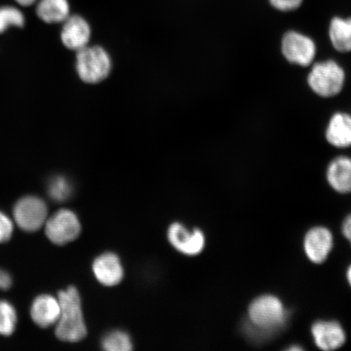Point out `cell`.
I'll list each match as a JSON object with an SVG mask.
<instances>
[{
  "label": "cell",
  "mask_w": 351,
  "mask_h": 351,
  "mask_svg": "<svg viewBox=\"0 0 351 351\" xmlns=\"http://www.w3.org/2000/svg\"><path fill=\"white\" fill-rule=\"evenodd\" d=\"M60 314L56 324L57 339L65 342H77L84 339L87 329L83 317L82 302L77 289L70 287L58 293Z\"/></svg>",
  "instance_id": "1"
},
{
  "label": "cell",
  "mask_w": 351,
  "mask_h": 351,
  "mask_svg": "<svg viewBox=\"0 0 351 351\" xmlns=\"http://www.w3.org/2000/svg\"><path fill=\"white\" fill-rule=\"evenodd\" d=\"M112 61L108 52L102 47L87 46L77 51V75L87 84H97L111 73Z\"/></svg>",
  "instance_id": "2"
},
{
  "label": "cell",
  "mask_w": 351,
  "mask_h": 351,
  "mask_svg": "<svg viewBox=\"0 0 351 351\" xmlns=\"http://www.w3.org/2000/svg\"><path fill=\"white\" fill-rule=\"evenodd\" d=\"M345 72L333 60L324 61L313 66L307 77L309 86L315 94L329 98L339 95L343 88Z\"/></svg>",
  "instance_id": "3"
},
{
  "label": "cell",
  "mask_w": 351,
  "mask_h": 351,
  "mask_svg": "<svg viewBox=\"0 0 351 351\" xmlns=\"http://www.w3.org/2000/svg\"><path fill=\"white\" fill-rule=\"evenodd\" d=\"M13 219L16 226L25 232L40 230L48 218V208L41 197L28 195L22 197L14 205Z\"/></svg>",
  "instance_id": "4"
},
{
  "label": "cell",
  "mask_w": 351,
  "mask_h": 351,
  "mask_svg": "<svg viewBox=\"0 0 351 351\" xmlns=\"http://www.w3.org/2000/svg\"><path fill=\"white\" fill-rule=\"evenodd\" d=\"M45 234L52 243L63 245L77 239L82 226L77 215L71 210L60 209L48 217Z\"/></svg>",
  "instance_id": "5"
},
{
  "label": "cell",
  "mask_w": 351,
  "mask_h": 351,
  "mask_svg": "<svg viewBox=\"0 0 351 351\" xmlns=\"http://www.w3.org/2000/svg\"><path fill=\"white\" fill-rule=\"evenodd\" d=\"M249 317L258 328L271 329L283 323L285 311L282 302L278 298L263 295L257 298L250 305Z\"/></svg>",
  "instance_id": "6"
},
{
  "label": "cell",
  "mask_w": 351,
  "mask_h": 351,
  "mask_svg": "<svg viewBox=\"0 0 351 351\" xmlns=\"http://www.w3.org/2000/svg\"><path fill=\"white\" fill-rule=\"evenodd\" d=\"M282 49L289 62L304 67L313 63L317 52L313 39L296 32H289L284 35Z\"/></svg>",
  "instance_id": "7"
},
{
  "label": "cell",
  "mask_w": 351,
  "mask_h": 351,
  "mask_svg": "<svg viewBox=\"0 0 351 351\" xmlns=\"http://www.w3.org/2000/svg\"><path fill=\"white\" fill-rule=\"evenodd\" d=\"M63 23L60 38L65 47L78 51L89 46L91 29L86 20L80 16H69Z\"/></svg>",
  "instance_id": "8"
},
{
  "label": "cell",
  "mask_w": 351,
  "mask_h": 351,
  "mask_svg": "<svg viewBox=\"0 0 351 351\" xmlns=\"http://www.w3.org/2000/svg\"><path fill=\"white\" fill-rule=\"evenodd\" d=\"M168 237L173 247L187 256H196L204 250L205 238L199 230L190 232L181 223H173L169 227Z\"/></svg>",
  "instance_id": "9"
},
{
  "label": "cell",
  "mask_w": 351,
  "mask_h": 351,
  "mask_svg": "<svg viewBox=\"0 0 351 351\" xmlns=\"http://www.w3.org/2000/svg\"><path fill=\"white\" fill-rule=\"evenodd\" d=\"M332 247V235L326 228L315 227L305 237L304 249L311 262L322 263L326 261Z\"/></svg>",
  "instance_id": "10"
},
{
  "label": "cell",
  "mask_w": 351,
  "mask_h": 351,
  "mask_svg": "<svg viewBox=\"0 0 351 351\" xmlns=\"http://www.w3.org/2000/svg\"><path fill=\"white\" fill-rule=\"evenodd\" d=\"M60 314L58 298L41 295L35 298L30 306V317L34 324L43 328L56 326Z\"/></svg>",
  "instance_id": "11"
},
{
  "label": "cell",
  "mask_w": 351,
  "mask_h": 351,
  "mask_svg": "<svg viewBox=\"0 0 351 351\" xmlns=\"http://www.w3.org/2000/svg\"><path fill=\"white\" fill-rule=\"evenodd\" d=\"M93 271L99 282L107 287L119 284L124 276L120 258L113 253H105L96 258L93 263Z\"/></svg>",
  "instance_id": "12"
},
{
  "label": "cell",
  "mask_w": 351,
  "mask_h": 351,
  "mask_svg": "<svg viewBox=\"0 0 351 351\" xmlns=\"http://www.w3.org/2000/svg\"><path fill=\"white\" fill-rule=\"evenodd\" d=\"M311 332L315 344L323 350L339 349L346 341L343 328L335 322H318L313 324Z\"/></svg>",
  "instance_id": "13"
},
{
  "label": "cell",
  "mask_w": 351,
  "mask_h": 351,
  "mask_svg": "<svg viewBox=\"0 0 351 351\" xmlns=\"http://www.w3.org/2000/svg\"><path fill=\"white\" fill-rule=\"evenodd\" d=\"M326 138L333 147H351V116L343 112L335 114L328 123Z\"/></svg>",
  "instance_id": "14"
},
{
  "label": "cell",
  "mask_w": 351,
  "mask_h": 351,
  "mask_svg": "<svg viewBox=\"0 0 351 351\" xmlns=\"http://www.w3.org/2000/svg\"><path fill=\"white\" fill-rule=\"evenodd\" d=\"M328 182L337 192L348 194L351 192V159L340 156L333 160L327 171Z\"/></svg>",
  "instance_id": "15"
},
{
  "label": "cell",
  "mask_w": 351,
  "mask_h": 351,
  "mask_svg": "<svg viewBox=\"0 0 351 351\" xmlns=\"http://www.w3.org/2000/svg\"><path fill=\"white\" fill-rule=\"evenodd\" d=\"M36 13L47 24L63 23L70 16L69 3L68 0H39Z\"/></svg>",
  "instance_id": "16"
},
{
  "label": "cell",
  "mask_w": 351,
  "mask_h": 351,
  "mask_svg": "<svg viewBox=\"0 0 351 351\" xmlns=\"http://www.w3.org/2000/svg\"><path fill=\"white\" fill-rule=\"evenodd\" d=\"M329 38L332 46L340 52L351 51V17L332 19L329 25Z\"/></svg>",
  "instance_id": "17"
},
{
  "label": "cell",
  "mask_w": 351,
  "mask_h": 351,
  "mask_svg": "<svg viewBox=\"0 0 351 351\" xmlns=\"http://www.w3.org/2000/svg\"><path fill=\"white\" fill-rule=\"evenodd\" d=\"M72 184L63 176L51 178L47 186L48 195L56 203H62L72 195Z\"/></svg>",
  "instance_id": "18"
},
{
  "label": "cell",
  "mask_w": 351,
  "mask_h": 351,
  "mask_svg": "<svg viewBox=\"0 0 351 351\" xmlns=\"http://www.w3.org/2000/svg\"><path fill=\"white\" fill-rule=\"evenodd\" d=\"M17 314L14 306L6 300H0V335L10 336L15 332Z\"/></svg>",
  "instance_id": "19"
},
{
  "label": "cell",
  "mask_w": 351,
  "mask_h": 351,
  "mask_svg": "<svg viewBox=\"0 0 351 351\" xmlns=\"http://www.w3.org/2000/svg\"><path fill=\"white\" fill-rule=\"evenodd\" d=\"M25 17L19 8L13 6L0 7V34L12 27H23Z\"/></svg>",
  "instance_id": "20"
},
{
  "label": "cell",
  "mask_w": 351,
  "mask_h": 351,
  "mask_svg": "<svg viewBox=\"0 0 351 351\" xmlns=\"http://www.w3.org/2000/svg\"><path fill=\"white\" fill-rule=\"evenodd\" d=\"M102 346L108 351H129L133 348L130 336L119 330L108 333L102 340Z\"/></svg>",
  "instance_id": "21"
},
{
  "label": "cell",
  "mask_w": 351,
  "mask_h": 351,
  "mask_svg": "<svg viewBox=\"0 0 351 351\" xmlns=\"http://www.w3.org/2000/svg\"><path fill=\"white\" fill-rule=\"evenodd\" d=\"M14 231L12 219L0 210V244L10 241Z\"/></svg>",
  "instance_id": "22"
},
{
  "label": "cell",
  "mask_w": 351,
  "mask_h": 351,
  "mask_svg": "<svg viewBox=\"0 0 351 351\" xmlns=\"http://www.w3.org/2000/svg\"><path fill=\"white\" fill-rule=\"evenodd\" d=\"M271 5L282 12H291L298 10L304 0H269Z\"/></svg>",
  "instance_id": "23"
},
{
  "label": "cell",
  "mask_w": 351,
  "mask_h": 351,
  "mask_svg": "<svg viewBox=\"0 0 351 351\" xmlns=\"http://www.w3.org/2000/svg\"><path fill=\"white\" fill-rule=\"evenodd\" d=\"M12 285V276L8 271L0 269V289L7 291Z\"/></svg>",
  "instance_id": "24"
},
{
  "label": "cell",
  "mask_w": 351,
  "mask_h": 351,
  "mask_svg": "<svg viewBox=\"0 0 351 351\" xmlns=\"http://www.w3.org/2000/svg\"><path fill=\"white\" fill-rule=\"evenodd\" d=\"M342 232L351 243V214L346 218L343 226H342Z\"/></svg>",
  "instance_id": "25"
},
{
  "label": "cell",
  "mask_w": 351,
  "mask_h": 351,
  "mask_svg": "<svg viewBox=\"0 0 351 351\" xmlns=\"http://www.w3.org/2000/svg\"><path fill=\"white\" fill-rule=\"evenodd\" d=\"M15 1L19 4L21 6L23 7H29L33 5L35 2H37L38 0H15Z\"/></svg>",
  "instance_id": "26"
},
{
  "label": "cell",
  "mask_w": 351,
  "mask_h": 351,
  "mask_svg": "<svg viewBox=\"0 0 351 351\" xmlns=\"http://www.w3.org/2000/svg\"><path fill=\"white\" fill-rule=\"evenodd\" d=\"M348 280L351 287V266L349 267V269L348 271Z\"/></svg>",
  "instance_id": "27"
}]
</instances>
